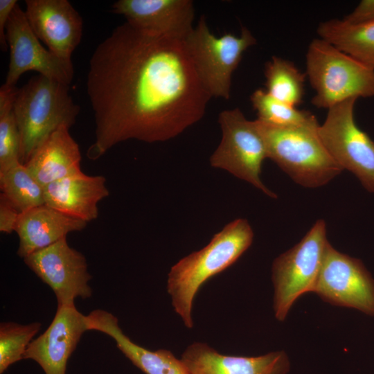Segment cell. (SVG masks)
I'll return each instance as SVG.
<instances>
[{
    "label": "cell",
    "mask_w": 374,
    "mask_h": 374,
    "mask_svg": "<svg viewBox=\"0 0 374 374\" xmlns=\"http://www.w3.org/2000/svg\"><path fill=\"white\" fill-rule=\"evenodd\" d=\"M87 93L96 126L87 152L90 160L129 139L154 143L178 136L202 118L211 98L184 41L127 22L96 48Z\"/></svg>",
    "instance_id": "obj_1"
},
{
    "label": "cell",
    "mask_w": 374,
    "mask_h": 374,
    "mask_svg": "<svg viewBox=\"0 0 374 374\" xmlns=\"http://www.w3.org/2000/svg\"><path fill=\"white\" fill-rule=\"evenodd\" d=\"M253 237L249 222L235 219L215 234L206 246L181 258L170 268L168 293L175 312L187 328L194 325L193 307L200 287L235 262L251 245Z\"/></svg>",
    "instance_id": "obj_2"
},
{
    "label": "cell",
    "mask_w": 374,
    "mask_h": 374,
    "mask_svg": "<svg viewBox=\"0 0 374 374\" xmlns=\"http://www.w3.org/2000/svg\"><path fill=\"white\" fill-rule=\"evenodd\" d=\"M80 109L69 94V85L42 75L31 78L17 90L13 104L19 136V162L25 165L58 128H70Z\"/></svg>",
    "instance_id": "obj_3"
},
{
    "label": "cell",
    "mask_w": 374,
    "mask_h": 374,
    "mask_svg": "<svg viewBox=\"0 0 374 374\" xmlns=\"http://www.w3.org/2000/svg\"><path fill=\"white\" fill-rule=\"evenodd\" d=\"M267 158L294 181L306 188L323 186L344 170L330 155L319 136V125L278 127L256 119Z\"/></svg>",
    "instance_id": "obj_4"
},
{
    "label": "cell",
    "mask_w": 374,
    "mask_h": 374,
    "mask_svg": "<svg viewBox=\"0 0 374 374\" xmlns=\"http://www.w3.org/2000/svg\"><path fill=\"white\" fill-rule=\"evenodd\" d=\"M310 82L316 91L312 103L329 109L351 98L374 96V69L320 38L306 54Z\"/></svg>",
    "instance_id": "obj_5"
},
{
    "label": "cell",
    "mask_w": 374,
    "mask_h": 374,
    "mask_svg": "<svg viewBox=\"0 0 374 374\" xmlns=\"http://www.w3.org/2000/svg\"><path fill=\"white\" fill-rule=\"evenodd\" d=\"M197 75L211 97H231L232 75L244 52L256 44L251 31L242 26L240 35L225 33L220 37L209 30L204 15L184 39Z\"/></svg>",
    "instance_id": "obj_6"
},
{
    "label": "cell",
    "mask_w": 374,
    "mask_h": 374,
    "mask_svg": "<svg viewBox=\"0 0 374 374\" xmlns=\"http://www.w3.org/2000/svg\"><path fill=\"white\" fill-rule=\"evenodd\" d=\"M328 243L326 222L318 220L299 243L274 260L273 305L278 321L285 319L301 296L314 292Z\"/></svg>",
    "instance_id": "obj_7"
},
{
    "label": "cell",
    "mask_w": 374,
    "mask_h": 374,
    "mask_svg": "<svg viewBox=\"0 0 374 374\" xmlns=\"http://www.w3.org/2000/svg\"><path fill=\"white\" fill-rule=\"evenodd\" d=\"M218 122L222 139L210 157L211 166L250 183L271 198H277L260 178L262 164L267 158V152L256 121H249L235 107L221 112Z\"/></svg>",
    "instance_id": "obj_8"
},
{
    "label": "cell",
    "mask_w": 374,
    "mask_h": 374,
    "mask_svg": "<svg viewBox=\"0 0 374 374\" xmlns=\"http://www.w3.org/2000/svg\"><path fill=\"white\" fill-rule=\"evenodd\" d=\"M357 99L348 98L328 109L318 133L335 162L343 170L353 173L366 190L374 193V141L355 123Z\"/></svg>",
    "instance_id": "obj_9"
},
{
    "label": "cell",
    "mask_w": 374,
    "mask_h": 374,
    "mask_svg": "<svg viewBox=\"0 0 374 374\" xmlns=\"http://www.w3.org/2000/svg\"><path fill=\"white\" fill-rule=\"evenodd\" d=\"M314 293L332 305L374 316V279L362 261L328 242Z\"/></svg>",
    "instance_id": "obj_10"
},
{
    "label": "cell",
    "mask_w": 374,
    "mask_h": 374,
    "mask_svg": "<svg viewBox=\"0 0 374 374\" xmlns=\"http://www.w3.org/2000/svg\"><path fill=\"white\" fill-rule=\"evenodd\" d=\"M25 264L53 291L57 308L75 305V300L91 296L92 276L84 256L63 238L24 258Z\"/></svg>",
    "instance_id": "obj_11"
},
{
    "label": "cell",
    "mask_w": 374,
    "mask_h": 374,
    "mask_svg": "<svg viewBox=\"0 0 374 374\" xmlns=\"http://www.w3.org/2000/svg\"><path fill=\"white\" fill-rule=\"evenodd\" d=\"M6 32L10 60L4 84L15 87L20 76L28 71L70 84L74 74L72 62L60 58L41 44L18 3Z\"/></svg>",
    "instance_id": "obj_12"
},
{
    "label": "cell",
    "mask_w": 374,
    "mask_h": 374,
    "mask_svg": "<svg viewBox=\"0 0 374 374\" xmlns=\"http://www.w3.org/2000/svg\"><path fill=\"white\" fill-rule=\"evenodd\" d=\"M24 10L37 37L60 58L71 61L81 41L82 19L67 0H26Z\"/></svg>",
    "instance_id": "obj_13"
},
{
    "label": "cell",
    "mask_w": 374,
    "mask_h": 374,
    "mask_svg": "<svg viewBox=\"0 0 374 374\" xmlns=\"http://www.w3.org/2000/svg\"><path fill=\"white\" fill-rule=\"evenodd\" d=\"M86 331V315L75 305L57 308L51 324L30 342L24 359L37 362L45 374H66L67 362Z\"/></svg>",
    "instance_id": "obj_14"
},
{
    "label": "cell",
    "mask_w": 374,
    "mask_h": 374,
    "mask_svg": "<svg viewBox=\"0 0 374 374\" xmlns=\"http://www.w3.org/2000/svg\"><path fill=\"white\" fill-rule=\"evenodd\" d=\"M112 8L131 26L163 37L184 41L194 28L190 0H119Z\"/></svg>",
    "instance_id": "obj_15"
},
{
    "label": "cell",
    "mask_w": 374,
    "mask_h": 374,
    "mask_svg": "<svg viewBox=\"0 0 374 374\" xmlns=\"http://www.w3.org/2000/svg\"><path fill=\"white\" fill-rule=\"evenodd\" d=\"M180 359L188 374H287L290 368L283 350L256 357L233 356L202 342L190 344Z\"/></svg>",
    "instance_id": "obj_16"
},
{
    "label": "cell",
    "mask_w": 374,
    "mask_h": 374,
    "mask_svg": "<svg viewBox=\"0 0 374 374\" xmlns=\"http://www.w3.org/2000/svg\"><path fill=\"white\" fill-rule=\"evenodd\" d=\"M44 191L46 205L86 222L98 217V202L109 195L105 177L82 172L51 183Z\"/></svg>",
    "instance_id": "obj_17"
},
{
    "label": "cell",
    "mask_w": 374,
    "mask_h": 374,
    "mask_svg": "<svg viewBox=\"0 0 374 374\" xmlns=\"http://www.w3.org/2000/svg\"><path fill=\"white\" fill-rule=\"evenodd\" d=\"M88 330H97L111 337L118 348L145 374H188L181 359L167 349L150 350L133 342L124 334L113 314L100 309L86 315Z\"/></svg>",
    "instance_id": "obj_18"
},
{
    "label": "cell",
    "mask_w": 374,
    "mask_h": 374,
    "mask_svg": "<svg viewBox=\"0 0 374 374\" xmlns=\"http://www.w3.org/2000/svg\"><path fill=\"white\" fill-rule=\"evenodd\" d=\"M87 224L46 204L28 210L20 213L15 226L19 238L17 253L24 258L66 238L69 233L83 230Z\"/></svg>",
    "instance_id": "obj_19"
},
{
    "label": "cell",
    "mask_w": 374,
    "mask_h": 374,
    "mask_svg": "<svg viewBox=\"0 0 374 374\" xmlns=\"http://www.w3.org/2000/svg\"><path fill=\"white\" fill-rule=\"evenodd\" d=\"M69 130L62 126L53 132L25 164L43 187L82 172L79 146Z\"/></svg>",
    "instance_id": "obj_20"
},
{
    "label": "cell",
    "mask_w": 374,
    "mask_h": 374,
    "mask_svg": "<svg viewBox=\"0 0 374 374\" xmlns=\"http://www.w3.org/2000/svg\"><path fill=\"white\" fill-rule=\"evenodd\" d=\"M320 37L374 69V22L351 24L333 19L321 23Z\"/></svg>",
    "instance_id": "obj_21"
},
{
    "label": "cell",
    "mask_w": 374,
    "mask_h": 374,
    "mask_svg": "<svg viewBox=\"0 0 374 374\" xmlns=\"http://www.w3.org/2000/svg\"><path fill=\"white\" fill-rule=\"evenodd\" d=\"M0 188L20 213L45 204L44 187L20 162L0 172Z\"/></svg>",
    "instance_id": "obj_22"
},
{
    "label": "cell",
    "mask_w": 374,
    "mask_h": 374,
    "mask_svg": "<svg viewBox=\"0 0 374 374\" xmlns=\"http://www.w3.org/2000/svg\"><path fill=\"white\" fill-rule=\"evenodd\" d=\"M267 92L274 98L293 106L301 103L306 75L290 61L273 56L265 66Z\"/></svg>",
    "instance_id": "obj_23"
},
{
    "label": "cell",
    "mask_w": 374,
    "mask_h": 374,
    "mask_svg": "<svg viewBox=\"0 0 374 374\" xmlns=\"http://www.w3.org/2000/svg\"><path fill=\"white\" fill-rule=\"evenodd\" d=\"M257 120L261 123L278 126H316L319 125L316 116L305 110H299L295 106L280 101L266 90L258 89L250 96Z\"/></svg>",
    "instance_id": "obj_24"
},
{
    "label": "cell",
    "mask_w": 374,
    "mask_h": 374,
    "mask_svg": "<svg viewBox=\"0 0 374 374\" xmlns=\"http://www.w3.org/2000/svg\"><path fill=\"white\" fill-rule=\"evenodd\" d=\"M16 87L0 89V172L19 162V136L13 112Z\"/></svg>",
    "instance_id": "obj_25"
},
{
    "label": "cell",
    "mask_w": 374,
    "mask_h": 374,
    "mask_svg": "<svg viewBox=\"0 0 374 374\" xmlns=\"http://www.w3.org/2000/svg\"><path fill=\"white\" fill-rule=\"evenodd\" d=\"M42 323L20 324L13 321L0 323V373L24 359L26 350L39 331Z\"/></svg>",
    "instance_id": "obj_26"
},
{
    "label": "cell",
    "mask_w": 374,
    "mask_h": 374,
    "mask_svg": "<svg viewBox=\"0 0 374 374\" xmlns=\"http://www.w3.org/2000/svg\"><path fill=\"white\" fill-rule=\"evenodd\" d=\"M20 213L1 193L0 194V231L11 233L15 231Z\"/></svg>",
    "instance_id": "obj_27"
},
{
    "label": "cell",
    "mask_w": 374,
    "mask_h": 374,
    "mask_svg": "<svg viewBox=\"0 0 374 374\" xmlns=\"http://www.w3.org/2000/svg\"><path fill=\"white\" fill-rule=\"evenodd\" d=\"M343 20L351 24L374 22V0L362 1Z\"/></svg>",
    "instance_id": "obj_28"
},
{
    "label": "cell",
    "mask_w": 374,
    "mask_h": 374,
    "mask_svg": "<svg viewBox=\"0 0 374 374\" xmlns=\"http://www.w3.org/2000/svg\"><path fill=\"white\" fill-rule=\"evenodd\" d=\"M17 4L16 0H0V44L1 51L4 52L8 48L6 40V26Z\"/></svg>",
    "instance_id": "obj_29"
}]
</instances>
